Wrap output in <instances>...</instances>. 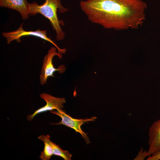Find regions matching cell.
Segmentation results:
<instances>
[{"label": "cell", "instance_id": "cell-1", "mask_svg": "<svg viewBox=\"0 0 160 160\" xmlns=\"http://www.w3.org/2000/svg\"><path fill=\"white\" fill-rule=\"evenodd\" d=\"M80 6L93 23L107 29H136L145 19L146 3L142 0H81Z\"/></svg>", "mask_w": 160, "mask_h": 160}, {"label": "cell", "instance_id": "cell-2", "mask_svg": "<svg viewBox=\"0 0 160 160\" xmlns=\"http://www.w3.org/2000/svg\"><path fill=\"white\" fill-rule=\"evenodd\" d=\"M68 10L62 4L61 0H45L44 3L41 5L34 2L28 3L29 15L40 13L47 18L56 32V38L57 41L63 40L65 34L61 26L64 25V23L62 20H59L57 12L63 13Z\"/></svg>", "mask_w": 160, "mask_h": 160}, {"label": "cell", "instance_id": "cell-3", "mask_svg": "<svg viewBox=\"0 0 160 160\" xmlns=\"http://www.w3.org/2000/svg\"><path fill=\"white\" fill-rule=\"evenodd\" d=\"M23 23H22L20 27L15 31L2 33L3 37L6 38L8 44H10L12 41L14 40H16L17 42L20 43L21 41L20 38L22 37L26 36H32L40 38L50 42L57 49L59 53L64 54L66 50L65 49L60 48L50 38L47 36L46 30L41 31L38 29L36 31H26L23 28Z\"/></svg>", "mask_w": 160, "mask_h": 160}, {"label": "cell", "instance_id": "cell-4", "mask_svg": "<svg viewBox=\"0 0 160 160\" xmlns=\"http://www.w3.org/2000/svg\"><path fill=\"white\" fill-rule=\"evenodd\" d=\"M53 114L60 116L61 119V121L57 123H51L53 125H63L73 129L76 132L79 133L84 140L87 144L90 143L89 137L87 134L83 131L81 126L84 123L89 121H94L97 119L95 116L92 117L90 119H74L67 114L62 109H57L56 111H50Z\"/></svg>", "mask_w": 160, "mask_h": 160}, {"label": "cell", "instance_id": "cell-5", "mask_svg": "<svg viewBox=\"0 0 160 160\" xmlns=\"http://www.w3.org/2000/svg\"><path fill=\"white\" fill-rule=\"evenodd\" d=\"M57 49L56 47H51L44 57L40 76V83L42 85H44L47 83L49 77L54 76L53 74L55 71H59L60 73H61L64 72L65 70V67L64 65H60L58 68H56L52 64V60L54 56L57 55L60 59L62 57L61 53L57 52Z\"/></svg>", "mask_w": 160, "mask_h": 160}, {"label": "cell", "instance_id": "cell-6", "mask_svg": "<svg viewBox=\"0 0 160 160\" xmlns=\"http://www.w3.org/2000/svg\"><path fill=\"white\" fill-rule=\"evenodd\" d=\"M39 96L46 101V104L35 111L32 114L28 115L27 119L28 121H31L36 115L40 113L51 111L54 109H62L63 108V104L66 102L64 97H54L45 93L40 94Z\"/></svg>", "mask_w": 160, "mask_h": 160}, {"label": "cell", "instance_id": "cell-7", "mask_svg": "<svg viewBox=\"0 0 160 160\" xmlns=\"http://www.w3.org/2000/svg\"><path fill=\"white\" fill-rule=\"evenodd\" d=\"M148 135L147 156L149 157L160 151V118L149 127Z\"/></svg>", "mask_w": 160, "mask_h": 160}, {"label": "cell", "instance_id": "cell-8", "mask_svg": "<svg viewBox=\"0 0 160 160\" xmlns=\"http://www.w3.org/2000/svg\"><path fill=\"white\" fill-rule=\"evenodd\" d=\"M28 3L27 0H0V6L16 10L23 20L29 17Z\"/></svg>", "mask_w": 160, "mask_h": 160}, {"label": "cell", "instance_id": "cell-9", "mask_svg": "<svg viewBox=\"0 0 160 160\" xmlns=\"http://www.w3.org/2000/svg\"><path fill=\"white\" fill-rule=\"evenodd\" d=\"M50 136L49 135H42L39 136L38 139L44 142V148L41 152L39 158L41 160H49L53 154L51 146L49 142Z\"/></svg>", "mask_w": 160, "mask_h": 160}, {"label": "cell", "instance_id": "cell-10", "mask_svg": "<svg viewBox=\"0 0 160 160\" xmlns=\"http://www.w3.org/2000/svg\"><path fill=\"white\" fill-rule=\"evenodd\" d=\"M49 142L52 147L54 155L61 157L65 160H71L72 155L67 150H64L59 145L52 142L50 138Z\"/></svg>", "mask_w": 160, "mask_h": 160}, {"label": "cell", "instance_id": "cell-11", "mask_svg": "<svg viewBox=\"0 0 160 160\" xmlns=\"http://www.w3.org/2000/svg\"><path fill=\"white\" fill-rule=\"evenodd\" d=\"M147 156V151H143V148H142L134 160H144Z\"/></svg>", "mask_w": 160, "mask_h": 160}, {"label": "cell", "instance_id": "cell-12", "mask_svg": "<svg viewBox=\"0 0 160 160\" xmlns=\"http://www.w3.org/2000/svg\"><path fill=\"white\" fill-rule=\"evenodd\" d=\"M147 160H160V151L154 153L151 156L148 157Z\"/></svg>", "mask_w": 160, "mask_h": 160}]
</instances>
